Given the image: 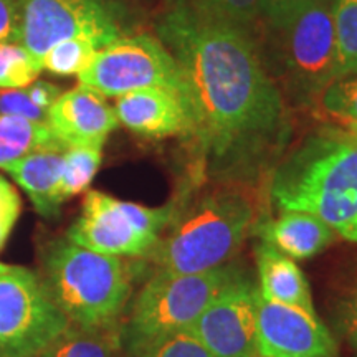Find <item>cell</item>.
Segmentation results:
<instances>
[{"label": "cell", "mask_w": 357, "mask_h": 357, "mask_svg": "<svg viewBox=\"0 0 357 357\" xmlns=\"http://www.w3.org/2000/svg\"><path fill=\"white\" fill-rule=\"evenodd\" d=\"M255 260L258 291L263 300L316 314L310 283L296 261L265 242L257 243Z\"/></svg>", "instance_id": "16"}, {"label": "cell", "mask_w": 357, "mask_h": 357, "mask_svg": "<svg viewBox=\"0 0 357 357\" xmlns=\"http://www.w3.org/2000/svg\"><path fill=\"white\" fill-rule=\"evenodd\" d=\"M207 19L236 26L258 38L261 30L260 0H185Z\"/></svg>", "instance_id": "21"}, {"label": "cell", "mask_w": 357, "mask_h": 357, "mask_svg": "<svg viewBox=\"0 0 357 357\" xmlns=\"http://www.w3.org/2000/svg\"><path fill=\"white\" fill-rule=\"evenodd\" d=\"M181 199L162 207L124 202L100 190H89L82 213L66 231L79 247L119 258L149 257L171 225Z\"/></svg>", "instance_id": "7"}, {"label": "cell", "mask_w": 357, "mask_h": 357, "mask_svg": "<svg viewBox=\"0 0 357 357\" xmlns=\"http://www.w3.org/2000/svg\"><path fill=\"white\" fill-rule=\"evenodd\" d=\"M268 200L278 212H306L357 243V136L321 126L280 159L268 177Z\"/></svg>", "instance_id": "2"}, {"label": "cell", "mask_w": 357, "mask_h": 357, "mask_svg": "<svg viewBox=\"0 0 357 357\" xmlns=\"http://www.w3.org/2000/svg\"><path fill=\"white\" fill-rule=\"evenodd\" d=\"M344 129L347 132H351V134H354V136H357V123L344 121Z\"/></svg>", "instance_id": "32"}, {"label": "cell", "mask_w": 357, "mask_h": 357, "mask_svg": "<svg viewBox=\"0 0 357 357\" xmlns=\"http://www.w3.org/2000/svg\"><path fill=\"white\" fill-rule=\"evenodd\" d=\"M339 333L357 351V287L339 301L336 311Z\"/></svg>", "instance_id": "29"}, {"label": "cell", "mask_w": 357, "mask_h": 357, "mask_svg": "<svg viewBox=\"0 0 357 357\" xmlns=\"http://www.w3.org/2000/svg\"><path fill=\"white\" fill-rule=\"evenodd\" d=\"M78 79L79 84L93 88L105 98L160 88L176 93L185 102V82L181 66L166 45L153 33L123 35L105 45L88 68L78 75Z\"/></svg>", "instance_id": "8"}, {"label": "cell", "mask_w": 357, "mask_h": 357, "mask_svg": "<svg viewBox=\"0 0 357 357\" xmlns=\"http://www.w3.org/2000/svg\"><path fill=\"white\" fill-rule=\"evenodd\" d=\"M260 357H339L334 336L318 318L260 296L257 314Z\"/></svg>", "instance_id": "12"}, {"label": "cell", "mask_w": 357, "mask_h": 357, "mask_svg": "<svg viewBox=\"0 0 357 357\" xmlns=\"http://www.w3.org/2000/svg\"><path fill=\"white\" fill-rule=\"evenodd\" d=\"M6 266H7V265H3V263H0V271L6 270Z\"/></svg>", "instance_id": "33"}, {"label": "cell", "mask_w": 357, "mask_h": 357, "mask_svg": "<svg viewBox=\"0 0 357 357\" xmlns=\"http://www.w3.org/2000/svg\"><path fill=\"white\" fill-rule=\"evenodd\" d=\"M22 200L19 192L13 189L10 182L0 176V250L10 236V231L19 220Z\"/></svg>", "instance_id": "28"}, {"label": "cell", "mask_w": 357, "mask_h": 357, "mask_svg": "<svg viewBox=\"0 0 357 357\" xmlns=\"http://www.w3.org/2000/svg\"><path fill=\"white\" fill-rule=\"evenodd\" d=\"M42 63L20 43H0V89H20L37 82Z\"/></svg>", "instance_id": "24"}, {"label": "cell", "mask_w": 357, "mask_h": 357, "mask_svg": "<svg viewBox=\"0 0 357 357\" xmlns=\"http://www.w3.org/2000/svg\"><path fill=\"white\" fill-rule=\"evenodd\" d=\"M324 113L347 123H357V73L334 79L319 100Z\"/></svg>", "instance_id": "25"}, {"label": "cell", "mask_w": 357, "mask_h": 357, "mask_svg": "<svg viewBox=\"0 0 357 357\" xmlns=\"http://www.w3.org/2000/svg\"><path fill=\"white\" fill-rule=\"evenodd\" d=\"M29 86L20 89H0V114L20 116L32 121L47 123V111L35 102Z\"/></svg>", "instance_id": "26"}, {"label": "cell", "mask_w": 357, "mask_h": 357, "mask_svg": "<svg viewBox=\"0 0 357 357\" xmlns=\"http://www.w3.org/2000/svg\"><path fill=\"white\" fill-rule=\"evenodd\" d=\"M101 160L102 147L71 146L65 151L60 182L63 202L88 189L101 166Z\"/></svg>", "instance_id": "22"}, {"label": "cell", "mask_w": 357, "mask_h": 357, "mask_svg": "<svg viewBox=\"0 0 357 357\" xmlns=\"http://www.w3.org/2000/svg\"><path fill=\"white\" fill-rule=\"evenodd\" d=\"M19 0H0V43H19Z\"/></svg>", "instance_id": "30"}, {"label": "cell", "mask_w": 357, "mask_h": 357, "mask_svg": "<svg viewBox=\"0 0 357 357\" xmlns=\"http://www.w3.org/2000/svg\"><path fill=\"white\" fill-rule=\"evenodd\" d=\"M141 357H213L189 331L167 337Z\"/></svg>", "instance_id": "27"}, {"label": "cell", "mask_w": 357, "mask_h": 357, "mask_svg": "<svg viewBox=\"0 0 357 357\" xmlns=\"http://www.w3.org/2000/svg\"><path fill=\"white\" fill-rule=\"evenodd\" d=\"M252 234L257 235L260 242L271 245L294 261L319 255L336 236L318 217L296 211L257 218Z\"/></svg>", "instance_id": "15"}, {"label": "cell", "mask_w": 357, "mask_h": 357, "mask_svg": "<svg viewBox=\"0 0 357 357\" xmlns=\"http://www.w3.org/2000/svg\"><path fill=\"white\" fill-rule=\"evenodd\" d=\"M68 328L37 271H0V357H38Z\"/></svg>", "instance_id": "9"}, {"label": "cell", "mask_w": 357, "mask_h": 357, "mask_svg": "<svg viewBox=\"0 0 357 357\" xmlns=\"http://www.w3.org/2000/svg\"><path fill=\"white\" fill-rule=\"evenodd\" d=\"M118 328L86 329L71 326L38 357H123Z\"/></svg>", "instance_id": "19"}, {"label": "cell", "mask_w": 357, "mask_h": 357, "mask_svg": "<svg viewBox=\"0 0 357 357\" xmlns=\"http://www.w3.org/2000/svg\"><path fill=\"white\" fill-rule=\"evenodd\" d=\"M19 43L40 63L63 40L91 37L108 45L126 32L123 7L114 0H19Z\"/></svg>", "instance_id": "10"}, {"label": "cell", "mask_w": 357, "mask_h": 357, "mask_svg": "<svg viewBox=\"0 0 357 357\" xmlns=\"http://www.w3.org/2000/svg\"><path fill=\"white\" fill-rule=\"evenodd\" d=\"M260 291L247 271L227 287L189 328L213 357H260L257 314Z\"/></svg>", "instance_id": "11"}, {"label": "cell", "mask_w": 357, "mask_h": 357, "mask_svg": "<svg viewBox=\"0 0 357 357\" xmlns=\"http://www.w3.org/2000/svg\"><path fill=\"white\" fill-rule=\"evenodd\" d=\"M45 149H68L45 121L0 114V169L7 171L26 155Z\"/></svg>", "instance_id": "18"}, {"label": "cell", "mask_w": 357, "mask_h": 357, "mask_svg": "<svg viewBox=\"0 0 357 357\" xmlns=\"http://www.w3.org/2000/svg\"><path fill=\"white\" fill-rule=\"evenodd\" d=\"M47 124L66 147H102L119 121L105 96L78 84L56 98L47 113Z\"/></svg>", "instance_id": "13"}, {"label": "cell", "mask_w": 357, "mask_h": 357, "mask_svg": "<svg viewBox=\"0 0 357 357\" xmlns=\"http://www.w3.org/2000/svg\"><path fill=\"white\" fill-rule=\"evenodd\" d=\"M261 55L289 108L319 106L337 79V52L329 0H303L258 35Z\"/></svg>", "instance_id": "4"}, {"label": "cell", "mask_w": 357, "mask_h": 357, "mask_svg": "<svg viewBox=\"0 0 357 357\" xmlns=\"http://www.w3.org/2000/svg\"><path fill=\"white\" fill-rule=\"evenodd\" d=\"M114 113L129 131L149 139L181 136L189 132L190 119L185 102L176 93L160 88L139 89L116 98Z\"/></svg>", "instance_id": "14"}, {"label": "cell", "mask_w": 357, "mask_h": 357, "mask_svg": "<svg viewBox=\"0 0 357 357\" xmlns=\"http://www.w3.org/2000/svg\"><path fill=\"white\" fill-rule=\"evenodd\" d=\"M65 151H38L7 169L13 181L26 192L35 211L45 218L60 215L61 204H63L60 182Z\"/></svg>", "instance_id": "17"}, {"label": "cell", "mask_w": 357, "mask_h": 357, "mask_svg": "<svg viewBox=\"0 0 357 357\" xmlns=\"http://www.w3.org/2000/svg\"><path fill=\"white\" fill-rule=\"evenodd\" d=\"M101 42L91 37H73L53 45L42 58L43 70L50 71L56 77H71L88 68L100 48Z\"/></svg>", "instance_id": "23"}, {"label": "cell", "mask_w": 357, "mask_h": 357, "mask_svg": "<svg viewBox=\"0 0 357 357\" xmlns=\"http://www.w3.org/2000/svg\"><path fill=\"white\" fill-rule=\"evenodd\" d=\"M245 268L230 261L195 275L155 273L139 289L118 326L119 344L128 357H141L151 347L189 331L195 319Z\"/></svg>", "instance_id": "6"}, {"label": "cell", "mask_w": 357, "mask_h": 357, "mask_svg": "<svg viewBox=\"0 0 357 357\" xmlns=\"http://www.w3.org/2000/svg\"><path fill=\"white\" fill-rule=\"evenodd\" d=\"M154 32L185 82V137L194 184L253 187L270 177L293 136L291 108L255 35L166 0Z\"/></svg>", "instance_id": "1"}, {"label": "cell", "mask_w": 357, "mask_h": 357, "mask_svg": "<svg viewBox=\"0 0 357 357\" xmlns=\"http://www.w3.org/2000/svg\"><path fill=\"white\" fill-rule=\"evenodd\" d=\"M301 2L303 0H260L261 29L280 22Z\"/></svg>", "instance_id": "31"}, {"label": "cell", "mask_w": 357, "mask_h": 357, "mask_svg": "<svg viewBox=\"0 0 357 357\" xmlns=\"http://www.w3.org/2000/svg\"><path fill=\"white\" fill-rule=\"evenodd\" d=\"M255 222V202L245 187L218 185L190 204L182 197L149 257L160 273H204L234 260Z\"/></svg>", "instance_id": "3"}, {"label": "cell", "mask_w": 357, "mask_h": 357, "mask_svg": "<svg viewBox=\"0 0 357 357\" xmlns=\"http://www.w3.org/2000/svg\"><path fill=\"white\" fill-rule=\"evenodd\" d=\"M40 278L71 326L118 328L132 298V275L123 258L79 247L66 236L42 252Z\"/></svg>", "instance_id": "5"}, {"label": "cell", "mask_w": 357, "mask_h": 357, "mask_svg": "<svg viewBox=\"0 0 357 357\" xmlns=\"http://www.w3.org/2000/svg\"><path fill=\"white\" fill-rule=\"evenodd\" d=\"M337 52V78L357 73V0H329Z\"/></svg>", "instance_id": "20"}]
</instances>
